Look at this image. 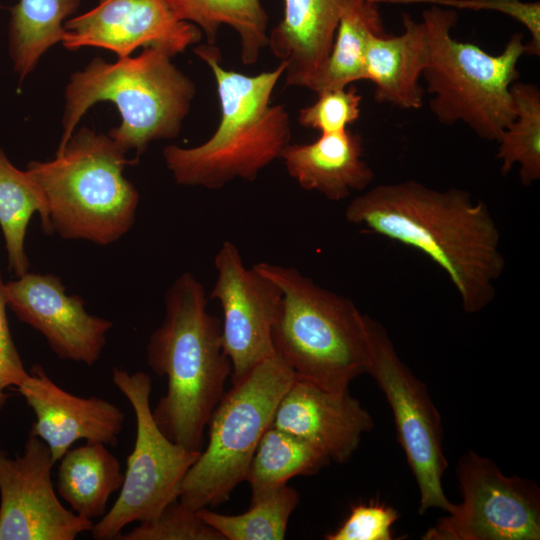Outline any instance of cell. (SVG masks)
<instances>
[{
  "label": "cell",
  "mask_w": 540,
  "mask_h": 540,
  "mask_svg": "<svg viewBox=\"0 0 540 540\" xmlns=\"http://www.w3.org/2000/svg\"><path fill=\"white\" fill-rule=\"evenodd\" d=\"M50 449L29 433L20 456L0 452V540H73L93 523L65 508L51 479Z\"/></svg>",
  "instance_id": "obj_13"
},
{
  "label": "cell",
  "mask_w": 540,
  "mask_h": 540,
  "mask_svg": "<svg viewBox=\"0 0 540 540\" xmlns=\"http://www.w3.org/2000/svg\"><path fill=\"white\" fill-rule=\"evenodd\" d=\"M101 442L69 449L60 459L57 489L72 511L88 520L103 517L110 496L123 484L119 460Z\"/></svg>",
  "instance_id": "obj_21"
},
{
  "label": "cell",
  "mask_w": 540,
  "mask_h": 540,
  "mask_svg": "<svg viewBox=\"0 0 540 540\" xmlns=\"http://www.w3.org/2000/svg\"><path fill=\"white\" fill-rule=\"evenodd\" d=\"M38 212L48 232V209L44 195L27 170L17 169L0 147V226L8 254V267L17 277L28 272L24 240L32 215Z\"/></svg>",
  "instance_id": "obj_25"
},
{
  "label": "cell",
  "mask_w": 540,
  "mask_h": 540,
  "mask_svg": "<svg viewBox=\"0 0 540 540\" xmlns=\"http://www.w3.org/2000/svg\"><path fill=\"white\" fill-rule=\"evenodd\" d=\"M399 513L392 506L377 501L358 503L343 523L325 535L326 540H393L392 527Z\"/></svg>",
  "instance_id": "obj_32"
},
{
  "label": "cell",
  "mask_w": 540,
  "mask_h": 540,
  "mask_svg": "<svg viewBox=\"0 0 540 540\" xmlns=\"http://www.w3.org/2000/svg\"><path fill=\"white\" fill-rule=\"evenodd\" d=\"M271 426L304 439L342 464L352 457L374 422L349 390L333 391L296 377L281 398Z\"/></svg>",
  "instance_id": "obj_17"
},
{
  "label": "cell",
  "mask_w": 540,
  "mask_h": 540,
  "mask_svg": "<svg viewBox=\"0 0 540 540\" xmlns=\"http://www.w3.org/2000/svg\"><path fill=\"white\" fill-rule=\"evenodd\" d=\"M9 395L4 392V388L0 386V411L3 409Z\"/></svg>",
  "instance_id": "obj_34"
},
{
  "label": "cell",
  "mask_w": 540,
  "mask_h": 540,
  "mask_svg": "<svg viewBox=\"0 0 540 540\" xmlns=\"http://www.w3.org/2000/svg\"><path fill=\"white\" fill-rule=\"evenodd\" d=\"M362 157L361 136L345 129L322 133L311 143H290L280 159L302 189L317 191L331 201H341L353 191L364 190L374 178Z\"/></svg>",
  "instance_id": "obj_19"
},
{
  "label": "cell",
  "mask_w": 540,
  "mask_h": 540,
  "mask_svg": "<svg viewBox=\"0 0 540 540\" xmlns=\"http://www.w3.org/2000/svg\"><path fill=\"white\" fill-rule=\"evenodd\" d=\"M427 38L422 76L433 97L429 108L444 125L464 123L478 137L498 141L515 116L511 86L526 54L522 33L513 34L499 54L452 36L455 9L431 5L421 14Z\"/></svg>",
  "instance_id": "obj_7"
},
{
  "label": "cell",
  "mask_w": 540,
  "mask_h": 540,
  "mask_svg": "<svg viewBox=\"0 0 540 540\" xmlns=\"http://www.w3.org/2000/svg\"><path fill=\"white\" fill-rule=\"evenodd\" d=\"M299 500L298 491L285 484L251 499L250 508L242 514L224 515L207 508L197 513L225 540H282Z\"/></svg>",
  "instance_id": "obj_28"
},
{
  "label": "cell",
  "mask_w": 540,
  "mask_h": 540,
  "mask_svg": "<svg viewBox=\"0 0 540 540\" xmlns=\"http://www.w3.org/2000/svg\"><path fill=\"white\" fill-rule=\"evenodd\" d=\"M5 295L17 317L39 331L58 358L88 366L98 361L112 323L89 314L58 277L27 272L5 283Z\"/></svg>",
  "instance_id": "obj_15"
},
{
  "label": "cell",
  "mask_w": 540,
  "mask_h": 540,
  "mask_svg": "<svg viewBox=\"0 0 540 540\" xmlns=\"http://www.w3.org/2000/svg\"><path fill=\"white\" fill-rule=\"evenodd\" d=\"M175 17L203 31L209 44H215L222 25L235 30L240 38L241 59L250 65L268 44V15L261 0H164Z\"/></svg>",
  "instance_id": "obj_22"
},
{
  "label": "cell",
  "mask_w": 540,
  "mask_h": 540,
  "mask_svg": "<svg viewBox=\"0 0 540 540\" xmlns=\"http://www.w3.org/2000/svg\"><path fill=\"white\" fill-rule=\"evenodd\" d=\"M462 502L453 504L423 540H539L540 490L532 480L507 476L474 451L456 469Z\"/></svg>",
  "instance_id": "obj_11"
},
{
  "label": "cell",
  "mask_w": 540,
  "mask_h": 540,
  "mask_svg": "<svg viewBox=\"0 0 540 540\" xmlns=\"http://www.w3.org/2000/svg\"><path fill=\"white\" fill-rule=\"evenodd\" d=\"M317 100L299 111L301 126L322 133H334L348 129L361 113L362 97L354 86L326 90Z\"/></svg>",
  "instance_id": "obj_30"
},
{
  "label": "cell",
  "mask_w": 540,
  "mask_h": 540,
  "mask_svg": "<svg viewBox=\"0 0 540 540\" xmlns=\"http://www.w3.org/2000/svg\"><path fill=\"white\" fill-rule=\"evenodd\" d=\"M63 45L69 50L92 46L118 58L139 47H155L171 57L197 44L202 31L175 17L164 0H99L93 9L65 21Z\"/></svg>",
  "instance_id": "obj_14"
},
{
  "label": "cell",
  "mask_w": 540,
  "mask_h": 540,
  "mask_svg": "<svg viewBox=\"0 0 540 540\" xmlns=\"http://www.w3.org/2000/svg\"><path fill=\"white\" fill-rule=\"evenodd\" d=\"M379 5L363 0L342 16L328 58L311 91L319 94L364 80L368 43L374 35L386 33Z\"/></svg>",
  "instance_id": "obj_23"
},
{
  "label": "cell",
  "mask_w": 540,
  "mask_h": 540,
  "mask_svg": "<svg viewBox=\"0 0 540 540\" xmlns=\"http://www.w3.org/2000/svg\"><path fill=\"white\" fill-rule=\"evenodd\" d=\"M399 35H374L367 47L364 80L374 85V98L401 109H418L423 103L420 78L427 62V38L422 20L402 15Z\"/></svg>",
  "instance_id": "obj_20"
},
{
  "label": "cell",
  "mask_w": 540,
  "mask_h": 540,
  "mask_svg": "<svg viewBox=\"0 0 540 540\" xmlns=\"http://www.w3.org/2000/svg\"><path fill=\"white\" fill-rule=\"evenodd\" d=\"M345 218L428 256L447 273L466 313L494 299L505 269L500 232L488 206L469 192L414 180L382 184L355 197Z\"/></svg>",
  "instance_id": "obj_1"
},
{
  "label": "cell",
  "mask_w": 540,
  "mask_h": 540,
  "mask_svg": "<svg viewBox=\"0 0 540 540\" xmlns=\"http://www.w3.org/2000/svg\"><path fill=\"white\" fill-rule=\"evenodd\" d=\"M194 52L215 78L220 122L213 135L198 146H166L165 164L174 180L185 186L219 189L237 178L254 181L290 144L289 114L284 106L270 103L286 64L246 75L225 69L214 44L198 45Z\"/></svg>",
  "instance_id": "obj_3"
},
{
  "label": "cell",
  "mask_w": 540,
  "mask_h": 540,
  "mask_svg": "<svg viewBox=\"0 0 540 540\" xmlns=\"http://www.w3.org/2000/svg\"><path fill=\"white\" fill-rule=\"evenodd\" d=\"M378 4L425 3L452 9L492 10L500 12L527 29L530 40L526 43V54H540V3L522 0H372Z\"/></svg>",
  "instance_id": "obj_31"
},
{
  "label": "cell",
  "mask_w": 540,
  "mask_h": 540,
  "mask_svg": "<svg viewBox=\"0 0 540 540\" xmlns=\"http://www.w3.org/2000/svg\"><path fill=\"white\" fill-rule=\"evenodd\" d=\"M5 283L0 273V386H18L27 376L21 358L9 331L6 307Z\"/></svg>",
  "instance_id": "obj_33"
},
{
  "label": "cell",
  "mask_w": 540,
  "mask_h": 540,
  "mask_svg": "<svg viewBox=\"0 0 540 540\" xmlns=\"http://www.w3.org/2000/svg\"><path fill=\"white\" fill-rule=\"evenodd\" d=\"M79 3L80 0H19L12 8L9 53L20 80L36 67L50 47L63 41L64 21Z\"/></svg>",
  "instance_id": "obj_24"
},
{
  "label": "cell",
  "mask_w": 540,
  "mask_h": 540,
  "mask_svg": "<svg viewBox=\"0 0 540 540\" xmlns=\"http://www.w3.org/2000/svg\"><path fill=\"white\" fill-rule=\"evenodd\" d=\"M171 56L155 47L143 48L136 57L108 63L94 58L83 71L74 73L67 84L60 152L86 111L100 101L113 102L121 124L109 136L126 153L138 158L157 139L178 135L189 112L195 85L171 62Z\"/></svg>",
  "instance_id": "obj_5"
},
{
  "label": "cell",
  "mask_w": 540,
  "mask_h": 540,
  "mask_svg": "<svg viewBox=\"0 0 540 540\" xmlns=\"http://www.w3.org/2000/svg\"><path fill=\"white\" fill-rule=\"evenodd\" d=\"M295 379L290 366L274 354L232 384L209 419L208 443L187 471L179 501L198 510L228 500L245 481L257 445Z\"/></svg>",
  "instance_id": "obj_8"
},
{
  "label": "cell",
  "mask_w": 540,
  "mask_h": 540,
  "mask_svg": "<svg viewBox=\"0 0 540 540\" xmlns=\"http://www.w3.org/2000/svg\"><path fill=\"white\" fill-rule=\"evenodd\" d=\"M138 159L109 136L82 127L51 161H31L27 171L48 209V232L100 245L117 241L132 227L139 194L123 171Z\"/></svg>",
  "instance_id": "obj_6"
},
{
  "label": "cell",
  "mask_w": 540,
  "mask_h": 540,
  "mask_svg": "<svg viewBox=\"0 0 540 540\" xmlns=\"http://www.w3.org/2000/svg\"><path fill=\"white\" fill-rule=\"evenodd\" d=\"M17 388L35 414L30 433L48 446L55 463L79 440L117 445L125 415L110 401L65 391L40 365Z\"/></svg>",
  "instance_id": "obj_16"
},
{
  "label": "cell",
  "mask_w": 540,
  "mask_h": 540,
  "mask_svg": "<svg viewBox=\"0 0 540 540\" xmlns=\"http://www.w3.org/2000/svg\"><path fill=\"white\" fill-rule=\"evenodd\" d=\"M367 372L377 382L393 413L398 441L417 482L419 513L430 508L449 512L453 504L443 491L447 468L440 413L425 384L399 358L385 328L370 318Z\"/></svg>",
  "instance_id": "obj_10"
},
{
  "label": "cell",
  "mask_w": 540,
  "mask_h": 540,
  "mask_svg": "<svg viewBox=\"0 0 540 540\" xmlns=\"http://www.w3.org/2000/svg\"><path fill=\"white\" fill-rule=\"evenodd\" d=\"M120 540H225L206 524L197 510L179 499L169 503L154 519L141 522L133 530L121 533Z\"/></svg>",
  "instance_id": "obj_29"
},
{
  "label": "cell",
  "mask_w": 540,
  "mask_h": 540,
  "mask_svg": "<svg viewBox=\"0 0 540 540\" xmlns=\"http://www.w3.org/2000/svg\"><path fill=\"white\" fill-rule=\"evenodd\" d=\"M214 266L217 276L209 298L218 301L222 309V342L231 362L233 384L275 354L272 330L282 292L253 266L247 268L231 241L222 243Z\"/></svg>",
  "instance_id": "obj_12"
},
{
  "label": "cell",
  "mask_w": 540,
  "mask_h": 540,
  "mask_svg": "<svg viewBox=\"0 0 540 540\" xmlns=\"http://www.w3.org/2000/svg\"><path fill=\"white\" fill-rule=\"evenodd\" d=\"M253 268L282 292L272 330L275 354L299 379L333 391L348 390L354 378L367 372L370 317L296 268L268 262Z\"/></svg>",
  "instance_id": "obj_4"
},
{
  "label": "cell",
  "mask_w": 540,
  "mask_h": 540,
  "mask_svg": "<svg viewBox=\"0 0 540 540\" xmlns=\"http://www.w3.org/2000/svg\"><path fill=\"white\" fill-rule=\"evenodd\" d=\"M363 0H284L282 20L268 35L272 53L286 64L287 86L310 89L330 53L342 16Z\"/></svg>",
  "instance_id": "obj_18"
},
{
  "label": "cell",
  "mask_w": 540,
  "mask_h": 540,
  "mask_svg": "<svg viewBox=\"0 0 540 540\" xmlns=\"http://www.w3.org/2000/svg\"><path fill=\"white\" fill-rule=\"evenodd\" d=\"M330 461L311 443L270 425L257 445L245 478L251 487V499L287 484L292 477L316 474Z\"/></svg>",
  "instance_id": "obj_26"
},
{
  "label": "cell",
  "mask_w": 540,
  "mask_h": 540,
  "mask_svg": "<svg viewBox=\"0 0 540 540\" xmlns=\"http://www.w3.org/2000/svg\"><path fill=\"white\" fill-rule=\"evenodd\" d=\"M147 363L167 378L166 394L152 414L173 442L202 451L209 419L232 373L222 342L221 321L208 311L202 283L180 275L165 295L161 325L147 344Z\"/></svg>",
  "instance_id": "obj_2"
},
{
  "label": "cell",
  "mask_w": 540,
  "mask_h": 540,
  "mask_svg": "<svg viewBox=\"0 0 540 540\" xmlns=\"http://www.w3.org/2000/svg\"><path fill=\"white\" fill-rule=\"evenodd\" d=\"M112 379L132 406L136 439L119 496L90 531L96 540L118 539L128 524L157 517L178 499L182 481L201 453L171 441L157 426L150 407L152 379L148 374L114 367Z\"/></svg>",
  "instance_id": "obj_9"
},
{
  "label": "cell",
  "mask_w": 540,
  "mask_h": 540,
  "mask_svg": "<svg viewBox=\"0 0 540 540\" xmlns=\"http://www.w3.org/2000/svg\"><path fill=\"white\" fill-rule=\"evenodd\" d=\"M515 116L498 139L497 158L507 175L519 165L520 182L529 186L540 178V90L516 81L511 86Z\"/></svg>",
  "instance_id": "obj_27"
}]
</instances>
